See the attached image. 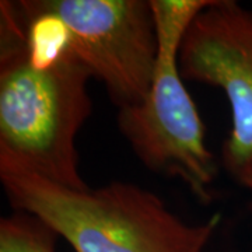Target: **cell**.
<instances>
[{
    "mask_svg": "<svg viewBox=\"0 0 252 252\" xmlns=\"http://www.w3.org/2000/svg\"><path fill=\"white\" fill-rule=\"evenodd\" d=\"M0 38V174L87 189L76 137L90 117L91 73L35 0L1 1Z\"/></svg>",
    "mask_w": 252,
    "mask_h": 252,
    "instance_id": "1",
    "label": "cell"
},
{
    "mask_svg": "<svg viewBox=\"0 0 252 252\" xmlns=\"http://www.w3.org/2000/svg\"><path fill=\"white\" fill-rule=\"evenodd\" d=\"M13 206L41 219L76 252H205L220 223L188 224L153 192L127 182L72 189L30 174H0Z\"/></svg>",
    "mask_w": 252,
    "mask_h": 252,
    "instance_id": "2",
    "label": "cell"
},
{
    "mask_svg": "<svg viewBox=\"0 0 252 252\" xmlns=\"http://www.w3.org/2000/svg\"><path fill=\"white\" fill-rule=\"evenodd\" d=\"M212 0H152L157 59L146 97L119 108L118 127L137 158L161 175L181 180L200 202L212 199L217 175L205 126L184 84L180 49L188 28Z\"/></svg>",
    "mask_w": 252,
    "mask_h": 252,
    "instance_id": "3",
    "label": "cell"
},
{
    "mask_svg": "<svg viewBox=\"0 0 252 252\" xmlns=\"http://www.w3.org/2000/svg\"><path fill=\"white\" fill-rule=\"evenodd\" d=\"M61 24L67 42L111 98L124 108L146 97L157 59V34L150 1L35 0Z\"/></svg>",
    "mask_w": 252,
    "mask_h": 252,
    "instance_id": "4",
    "label": "cell"
},
{
    "mask_svg": "<svg viewBox=\"0 0 252 252\" xmlns=\"http://www.w3.org/2000/svg\"><path fill=\"white\" fill-rule=\"evenodd\" d=\"M184 80L224 91L231 129L221 161L227 174L252 190V10L234 0H212L199 13L180 49Z\"/></svg>",
    "mask_w": 252,
    "mask_h": 252,
    "instance_id": "5",
    "label": "cell"
},
{
    "mask_svg": "<svg viewBox=\"0 0 252 252\" xmlns=\"http://www.w3.org/2000/svg\"><path fill=\"white\" fill-rule=\"evenodd\" d=\"M56 238L49 225L26 212L0 220V252H55Z\"/></svg>",
    "mask_w": 252,
    "mask_h": 252,
    "instance_id": "6",
    "label": "cell"
}]
</instances>
